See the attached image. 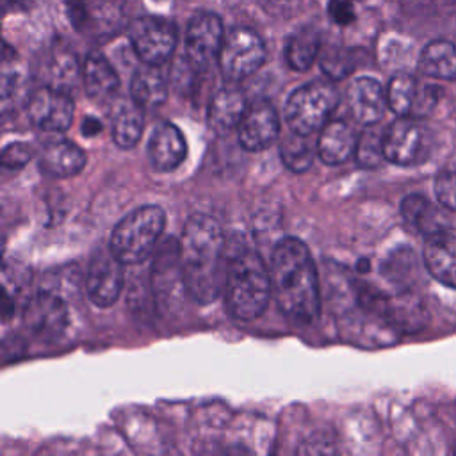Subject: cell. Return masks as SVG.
Masks as SVG:
<instances>
[{
  "instance_id": "cell-17",
  "label": "cell",
  "mask_w": 456,
  "mask_h": 456,
  "mask_svg": "<svg viewBox=\"0 0 456 456\" xmlns=\"http://www.w3.org/2000/svg\"><path fill=\"white\" fill-rule=\"evenodd\" d=\"M422 258L435 280L456 289V232L442 228L428 235Z\"/></svg>"
},
{
  "instance_id": "cell-2",
  "label": "cell",
  "mask_w": 456,
  "mask_h": 456,
  "mask_svg": "<svg viewBox=\"0 0 456 456\" xmlns=\"http://www.w3.org/2000/svg\"><path fill=\"white\" fill-rule=\"evenodd\" d=\"M273 297L290 321L310 324L321 308L319 280L314 258L305 242L285 237L274 244L269 262Z\"/></svg>"
},
{
  "instance_id": "cell-35",
  "label": "cell",
  "mask_w": 456,
  "mask_h": 456,
  "mask_svg": "<svg viewBox=\"0 0 456 456\" xmlns=\"http://www.w3.org/2000/svg\"><path fill=\"white\" fill-rule=\"evenodd\" d=\"M262 9L267 12V14H273V16H278V18H287L290 14H296L299 5H301V0H256Z\"/></svg>"
},
{
  "instance_id": "cell-30",
  "label": "cell",
  "mask_w": 456,
  "mask_h": 456,
  "mask_svg": "<svg viewBox=\"0 0 456 456\" xmlns=\"http://www.w3.org/2000/svg\"><path fill=\"white\" fill-rule=\"evenodd\" d=\"M435 196L449 210H456V166L442 167L435 178Z\"/></svg>"
},
{
  "instance_id": "cell-12",
  "label": "cell",
  "mask_w": 456,
  "mask_h": 456,
  "mask_svg": "<svg viewBox=\"0 0 456 456\" xmlns=\"http://www.w3.org/2000/svg\"><path fill=\"white\" fill-rule=\"evenodd\" d=\"M224 39L223 23L214 12H198L185 30V57L192 68H205L219 55Z\"/></svg>"
},
{
  "instance_id": "cell-34",
  "label": "cell",
  "mask_w": 456,
  "mask_h": 456,
  "mask_svg": "<svg viewBox=\"0 0 456 456\" xmlns=\"http://www.w3.org/2000/svg\"><path fill=\"white\" fill-rule=\"evenodd\" d=\"M328 14L337 25H349L354 21L356 12L351 0H330Z\"/></svg>"
},
{
  "instance_id": "cell-33",
  "label": "cell",
  "mask_w": 456,
  "mask_h": 456,
  "mask_svg": "<svg viewBox=\"0 0 456 456\" xmlns=\"http://www.w3.org/2000/svg\"><path fill=\"white\" fill-rule=\"evenodd\" d=\"M34 155V148L27 142H11L2 150V166L16 169L25 166Z\"/></svg>"
},
{
  "instance_id": "cell-21",
  "label": "cell",
  "mask_w": 456,
  "mask_h": 456,
  "mask_svg": "<svg viewBox=\"0 0 456 456\" xmlns=\"http://www.w3.org/2000/svg\"><path fill=\"white\" fill-rule=\"evenodd\" d=\"M87 162L86 151L71 141H55L43 148L39 167L48 176L66 178L80 173Z\"/></svg>"
},
{
  "instance_id": "cell-16",
  "label": "cell",
  "mask_w": 456,
  "mask_h": 456,
  "mask_svg": "<svg viewBox=\"0 0 456 456\" xmlns=\"http://www.w3.org/2000/svg\"><path fill=\"white\" fill-rule=\"evenodd\" d=\"M347 107L351 116L360 125H376L381 118L387 103V91L383 86L372 77H358L354 78L346 93Z\"/></svg>"
},
{
  "instance_id": "cell-32",
  "label": "cell",
  "mask_w": 456,
  "mask_h": 456,
  "mask_svg": "<svg viewBox=\"0 0 456 456\" xmlns=\"http://www.w3.org/2000/svg\"><path fill=\"white\" fill-rule=\"evenodd\" d=\"M77 62L73 55H57L52 62V87L66 91L77 78Z\"/></svg>"
},
{
  "instance_id": "cell-7",
  "label": "cell",
  "mask_w": 456,
  "mask_h": 456,
  "mask_svg": "<svg viewBox=\"0 0 456 456\" xmlns=\"http://www.w3.org/2000/svg\"><path fill=\"white\" fill-rule=\"evenodd\" d=\"M385 159L395 166H415L426 160L431 135L424 123L413 116H397L383 134Z\"/></svg>"
},
{
  "instance_id": "cell-19",
  "label": "cell",
  "mask_w": 456,
  "mask_h": 456,
  "mask_svg": "<svg viewBox=\"0 0 456 456\" xmlns=\"http://www.w3.org/2000/svg\"><path fill=\"white\" fill-rule=\"evenodd\" d=\"M244 112L246 100L242 91L235 86H224L212 96L207 119L216 134L224 135L233 128H239Z\"/></svg>"
},
{
  "instance_id": "cell-25",
  "label": "cell",
  "mask_w": 456,
  "mask_h": 456,
  "mask_svg": "<svg viewBox=\"0 0 456 456\" xmlns=\"http://www.w3.org/2000/svg\"><path fill=\"white\" fill-rule=\"evenodd\" d=\"M419 68L426 77L456 80V45L445 39L428 43L420 52Z\"/></svg>"
},
{
  "instance_id": "cell-18",
  "label": "cell",
  "mask_w": 456,
  "mask_h": 456,
  "mask_svg": "<svg viewBox=\"0 0 456 456\" xmlns=\"http://www.w3.org/2000/svg\"><path fill=\"white\" fill-rule=\"evenodd\" d=\"M187 155V142L180 128L169 121L160 123L148 141V159L157 171H173Z\"/></svg>"
},
{
  "instance_id": "cell-26",
  "label": "cell",
  "mask_w": 456,
  "mask_h": 456,
  "mask_svg": "<svg viewBox=\"0 0 456 456\" xmlns=\"http://www.w3.org/2000/svg\"><path fill=\"white\" fill-rule=\"evenodd\" d=\"M321 52V37L314 27H301L285 43V61L296 71H306Z\"/></svg>"
},
{
  "instance_id": "cell-38",
  "label": "cell",
  "mask_w": 456,
  "mask_h": 456,
  "mask_svg": "<svg viewBox=\"0 0 456 456\" xmlns=\"http://www.w3.org/2000/svg\"><path fill=\"white\" fill-rule=\"evenodd\" d=\"M358 265H360V267H362V269H367V265H369V262H367V260H360V262H358Z\"/></svg>"
},
{
  "instance_id": "cell-9",
  "label": "cell",
  "mask_w": 456,
  "mask_h": 456,
  "mask_svg": "<svg viewBox=\"0 0 456 456\" xmlns=\"http://www.w3.org/2000/svg\"><path fill=\"white\" fill-rule=\"evenodd\" d=\"M123 262L110 251L102 248L93 253L86 271V292L89 299L102 308L116 303L123 289Z\"/></svg>"
},
{
  "instance_id": "cell-5",
  "label": "cell",
  "mask_w": 456,
  "mask_h": 456,
  "mask_svg": "<svg viewBox=\"0 0 456 456\" xmlns=\"http://www.w3.org/2000/svg\"><path fill=\"white\" fill-rule=\"evenodd\" d=\"M338 105V91L326 80H314L297 87L287 100L285 119L290 130L310 135L321 130Z\"/></svg>"
},
{
  "instance_id": "cell-37",
  "label": "cell",
  "mask_w": 456,
  "mask_h": 456,
  "mask_svg": "<svg viewBox=\"0 0 456 456\" xmlns=\"http://www.w3.org/2000/svg\"><path fill=\"white\" fill-rule=\"evenodd\" d=\"M5 4H7V7H16V9H28L30 7V4H32V0H5Z\"/></svg>"
},
{
  "instance_id": "cell-4",
  "label": "cell",
  "mask_w": 456,
  "mask_h": 456,
  "mask_svg": "<svg viewBox=\"0 0 456 456\" xmlns=\"http://www.w3.org/2000/svg\"><path fill=\"white\" fill-rule=\"evenodd\" d=\"M164 226L166 214L160 207H139L114 226L109 248L125 265L141 264L155 251Z\"/></svg>"
},
{
  "instance_id": "cell-28",
  "label": "cell",
  "mask_w": 456,
  "mask_h": 456,
  "mask_svg": "<svg viewBox=\"0 0 456 456\" xmlns=\"http://www.w3.org/2000/svg\"><path fill=\"white\" fill-rule=\"evenodd\" d=\"M306 137L308 135L290 130L280 142L281 162L294 173L306 171L314 162V153L317 151V148L314 150Z\"/></svg>"
},
{
  "instance_id": "cell-10",
  "label": "cell",
  "mask_w": 456,
  "mask_h": 456,
  "mask_svg": "<svg viewBox=\"0 0 456 456\" xmlns=\"http://www.w3.org/2000/svg\"><path fill=\"white\" fill-rule=\"evenodd\" d=\"M23 324L34 335L52 340L64 333L69 322L66 301L52 290H41L28 297L21 312Z\"/></svg>"
},
{
  "instance_id": "cell-36",
  "label": "cell",
  "mask_w": 456,
  "mask_h": 456,
  "mask_svg": "<svg viewBox=\"0 0 456 456\" xmlns=\"http://www.w3.org/2000/svg\"><path fill=\"white\" fill-rule=\"evenodd\" d=\"M102 132V123L98 121V119H94V118H86L84 119V123H82V134L86 135V137H93V135H96V134H100Z\"/></svg>"
},
{
  "instance_id": "cell-13",
  "label": "cell",
  "mask_w": 456,
  "mask_h": 456,
  "mask_svg": "<svg viewBox=\"0 0 456 456\" xmlns=\"http://www.w3.org/2000/svg\"><path fill=\"white\" fill-rule=\"evenodd\" d=\"M28 119L45 132H62L71 125L75 105L68 91L46 86L28 100Z\"/></svg>"
},
{
  "instance_id": "cell-29",
  "label": "cell",
  "mask_w": 456,
  "mask_h": 456,
  "mask_svg": "<svg viewBox=\"0 0 456 456\" xmlns=\"http://www.w3.org/2000/svg\"><path fill=\"white\" fill-rule=\"evenodd\" d=\"M383 134L385 130L376 128L374 125H367V128L358 135L354 159L360 167L374 169L383 164L385 150H383Z\"/></svg>"
},
{
  "instance_id": "cell-8",
  "label": "cell",
  "mask_w": 456,
  "mask_h": 456,
  "mask_svg": "<svg viewBox=\"0 0 456 456\" xmlns=\"http://www.w3.org/2000/svg\"><path fill=\"white\" fill-rule=\"evenodd\" d=\"M128 39L135 55L144 64L160 66L171 57L175 50L176 28L166 20L142 16L130 23Z\"/></svg>"
},
{
  "instance_id": "cell-31",
  "label": "cell",
  "mask_w": 456,
  "mask_h": 456,
  "mask_svg": "<svg viewBox=\"0 0 456 456\" xmlns=\"http://www.w3.org/2000/svg\"><path fill=\"white\" fill-rule=\"evenodd\" d=\"M353 61L349 57L347 52H342L340 48H331L326 50L321 57V68L322 71L331 78V80H338L344 78L346 75L351 73L353 69Z\"/></svg>"
},
{
  "instance_id": "cell-23",
  "label": "cell",
  "mask_w": 456,
  "mask_h": 456,
  "mask_svg": "<svg viewBox=\"0 0 456 456\" xmlns=\"http://www.w3.org/2000/svg\"><path fill=\"white\" fill-rule=\"evenodd\" d=\"M84 89L89 98L105 102L114 96L119 87V77L110 62L98 52H91L82 66Z\"/></svg>"
},
{
  "instance_id": "cell-27",
  "label": "cell",
  "mask_w": 456,
  "mask_h": 456,
  "mask_svg": "<svg viewBox=\"0 0 456 456\" xmlns=\"http://www.w3.org/2000/svg\"><path fill=\"white\" fill-rule=\"evenodd\" d=\"M403 219L424 237L445 228L440 210L424 196L410 194L401 203Z\"/></svg>"
},
{
  "instance_id": "cell-15",
  "label": "cell",
  "mask_w": 456,
  "mask_h": 456,
  "mask_svg": "<svg viewBox=\"0 0 456 456\" xmlns=\"http://www.w3.org/2000/svg\"><path fill=\"white\" fill-rule=\"evenodd\" d=\"M153 290L155 297L164 305H171L178 297V294L187 292L183 281V269L180 260V246L178 240H166L160 246L159 255L153 262Z\"/></svg>"
},
{
  "instance_id": "cell-24",
  "label": "cell",
  "mask_w": 456,
  "mask_h": 456,
  "mask_svg": "<svg viewBox=\"0 0 456 456\" xmlns=\"http://www.w3.org/2000/svg\"><path fill=\"white\" fill-rule=\"evenodd\" d=\"M130 96L142 109H155L166 102L167 80L159 66L144 64L134 73L130 84Z\"/></svg>"
},
{
  "instance_id": "cell-20",
  "label": "cell",
  "mask_w": 456,
  "mask_h": 456,
  "mask_svg": "<svg viewBox=\"0 0 456 456\" xmlns=\"http://www.w3.org/2000/svg\"><path fill=\"white\" fill-rule=\"evenodd\" d=\"M356 141L358 137L354 135L353 128L346 121L342 119L330 121L321 128V134L315 144L317 155L324 164L338 166L354 153Z\"/></svg>"
},
{
  "instance_id": "cell-3",
  "label": "cell",
  "mask_w": 456,
  "mask_h": 456,
  "mask_svg": "<svg viewBox=\"0 0 456 456\" xmlns=\"http://www.w3.org/2000/svg\"><path fill=\"white\" fill-rule=\"evenodd\" d=\"M271 294V271L255 249L246 248L230 256L224 297L235 319L253 321L260 317L269 305Z\"/></svg>"
},
{
  "instance_id": "cell-6",
  "label": "cell",
  "mask_w": 456,
  "mask_h": 456,
  "mask_svg": "<svg viewBox=\"0 0 456 456\" xmlns=\"http://www.w3.org/2000/svg\"><path fill=\"white\" fill-rule=\"evenodd\" d=\"M264 61L265 45L255 30L248 27H235L224 34L217 62L226 80L239 82L253 75Z\"/></svg>"
},
{
  "instance_id": "cell-14",
  "label": "cell",
  "mask_w": 456,
  "mask_h": 456,
  "mask_svg": "<svg viewBox=\"0 0 456 456\" xmlns=\"http://www.w3.org/2000/svg\"><path fill=\"white\" fill-rule=\"evenodd\" d=\"M280 135V118L269 102H255L239 125V142L248 151L265 150Z\"/></svg>"
},
{
  "instance_id": "cell-1",
  "label": "cell",
  "mask_w": 456,
  "mask_h": 456,
  "mask_svg": "<svg viewBox=\"0 0 456 456\" xmlns=\"http://www.w3.org/2000/svg\"><path fill=\"white\" fill-rule=\"evenodd\" d=\"M178 246L187 294L201 305L212 303L226 281L223 228L214 217L194 214L185 221Z\"/></svg>"
},
{
  "instance_id": "cell-22",
  "label": "cell",
  "mask_w": 456,
  "mask_h": 456,
  "mask_svg": "<svg viewBox=\"0 0 456 456\" xmlns=\"http://www.w3.org/2000/svg\"><path fill=\"white\" fill-rule=\"evenodd\" d=\"M110 123L114 142L123 150L134 148L142 134V107L132 96L121 98L112 105Z\"/></svg>"
},
{
  "instance_id": "cell-11",
  "label": "cell",
  "mask_w": 456,
  "mask_h": 456,
  "mask_svg": "<svg viewBox=\"0 0 456 456\" xmlns=\"http://www.w3.org/2000/svg\"><path fill=\"white\" fill-rule=\"evenodd\" d=\"M438 100V89L422 84L408 73H397L387 86V103L397 116L420 118L433 110Z\"/></svg>"
}]
</instances>
